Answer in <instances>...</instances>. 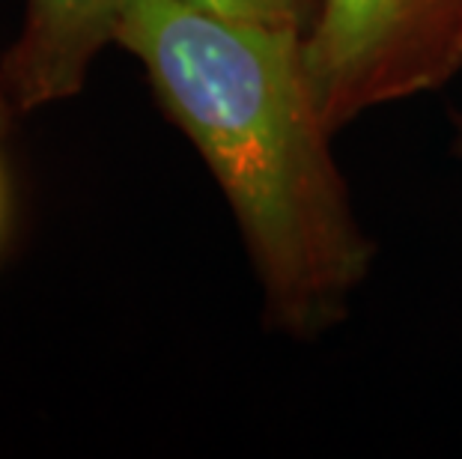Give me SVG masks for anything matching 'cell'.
Returning <instances> with one entry per match:
<instances>
[{
    "mask_svg": "<svg viewBox=\"0 0 462 459\" xmlns=\"http://www.w3.org/2000/svg\"><path fill=\"white\" fill-rule=\"evenodd\" d=\"M116 42L141 60L164 114L227 197L269 328L310 340L346 319L376 248L331 155L304 33L185 0H129Z\"/></svg>",
    "mask_w": 462,
    "mask_h": 459,
    "instance_id": "6da1fadb",
    "label": "cell"
},
{
    "mask_svg": "<svg viewBox=\"0 0 462 459\" xmlns=\"http://www.w3.org/2000/svg\"><path fill=\"white\" fill-rule=\"evenodd\" d=\"M304 63L322 123L337 134L462 69V0H317Z\"/></svg>",
    "mask_w": 462,
    "mask_h": 459,
    "instance_id": "7a4b0ae2",
    "label": "cell"
},
{
    "mask_svg": "<svg viewBox=\"0 0 462 459\" xmlns=\"http://www.w3.org/2000/svg\"><path fill=\"white\" fill-rule=\"evenodd\" d=\"M129 0H27L24 31L6 78L18 107L31 111L81 93L105 45L116 42Z\"/></svg>",
    "mask_w": 462,
    "mask_h": 459,
    "instance_id": "3957f363",
    "label": "cell"
},
{
    "mask_svg": "<svg viewBox=\"0 0 462 459\" xmlns=\"http://www.w3.org/2000/svg\"><path fill=\"white\" fill-rule=\"evenodd\" d=\"M212 15L236 18V22L283 27V31L308 33L317 15V0H185Z\"/></svg>",
    "mask_w": 462,
    "mask_h": 459,
    "instance_id": "277c9868",
    "label": "cell"
},
{
    "mask_svg": "<svg viewBox=\"0 0 462 459\" xmlns=\"http://www.w3.org/2000/svg\"><path fill=\"white\" fill-rule=\"evenodd\" d=\"M457 152L462 155V116H457Z\"/></svg>",
    "mask_w": 462,
    "mask_h": 459,
    "instance_id": "5b68a950",
    "label": "cell"
}]
</instances>
